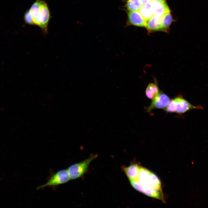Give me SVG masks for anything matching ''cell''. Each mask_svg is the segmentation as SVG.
<instances>
[{
    "label": "cell",
    "mask_w": 208,
    "mask_h": 208,
    "mask_svg": "<svg viewBox=\"0 0 208 208\" xmlns=\"http://www.w3.org/2000/svg\"><path fill=\"white\" fill-rule=\"evenodd\" d=\"M29 11L35 25L41 28L44 34H47L50 17L49 11L47 3L41 0H37L32 5Z\"/></svg>",
    "instance_id": "1"
},
{
    "label": "cell",
    "mask_w": 208,
    "mask_h": 208,
    "mask_svg": "<svg viewBox=\"0 0 208 208\" xmlns=\"http://www.w3.org/2000/svg\"><path fill=\"white\" fill-rule=\"evenodd\" d=\"M195 109H202L203 107L201 105L196 106L192 105L180 95L170 100L164 110L168 112L182 114Z\"/></svg>",
    "instance_id": "2"
},
{
    "label": "cell",
    "mask_w": 208,
    "mask_h": 208,
    "mask_svg": "<svg viewBox=\"0 0 208 208\" xmlns=\"http://www.w3.org/2000/svg\"><path fill=\"white\" fill-rule=\"evenodd\" d=\"M97 157L96 155H90L88 158L83 161L69 167L67 170L71 179L79 178L84 174L87 171L90 162Z\"/></svg>",
    "instance_id": "3"
},
{
    "label": "cell",
    "mask_w": 208,
    "mask_h": 208,
    "mask_svg": "<svg viewBox=\"0 0 208 208\" xmlns=\"http://www.w3.org/2000/svg\"><path fill=\"white\" fill-rule=\"evenodd\" d=\"M70 179L67 170H62L55 174L46 183L38 187L37 189L63 184Z\"/></svg>",
    "instance_id": "4"
},
{
    "label": "cell",
    "mask_w": 208,
    "mask_h": 208,
    "mask_svg": "<svg viewBox=\"0 0 208 208\" xmlns=\"http://www.w3.org/2000/svg\"><path fill=\"white\" fill-rule=\"evenodd\" d=\"M170 98L166 94L160 91L158 95L153 99L149 107L146 109L148 112L156 109H164L168 105Z\"/></svg>",
    "instance_id": "5"
},
{
    "label": "cell",
    "mask_w": 208,
    "mask_h": 208,
    "mask_svg": "<svg viewBox=\"0 0 208 208\" xmlns=\"http://www.w3.org/2000/svg\"><path fill=\"white\" fill-rule=\"evenodd\" d=\"M150 4L154 15L162 16L170 13V9L166 2H161L151 0Z\"/></svg>",
    "instance_id": "6"
},
{
    "label": "cell",
    "mask_w": 208,
    "mask_h": 208,
    "mask_svg": "<svg viewBox=\"0 0 208 208\" xmlns=\"http://www.w3.org/2000/svg\"><path fill=\"white\" fill-rule=\"evenodd\" d=\"M128 14V21L131 25L146 27L147 22L138 11H129Z\"/></svg>",
    "instance_id": "7"
},
{
    "label": "cell",
    "mask_w": 208,
    "mask_h": 208,
    "mask_svg": "<svg viewBox=\"0 0 208 208\" xmlns=\"http://www.w3.org/2000/svg\"><path fill=\"white\" fill-rule=\"evenodd\" d=\"M162 16L153 15L147 22L146 28L147 30L151 32L163 31L161 24Z\"/></svg>",
    "instance_id": "8"
},
{
    "label": "cell",
    "mask_w": 208,
    "mask_h": 208,
    "mask_svg": "<svg viewBox=\"0 0 208 208\" xmlns=\"http://www.w3.org/2000/svg\"><path fill=\"white\" fill-rule=\"evenodd\" d=\"M151 172L147 169L140 166L137 180L144 186H150V176Z\"/></svg>",
    "instance_id": "9"
},
{
    "label": "cell",
    "mask_w": 208,
    "mask_h": 208,
    "mask_svg": "<svg viewBox=\"0 0 208 208\" xmlns=\"http://www.w3.org/2000/svg\"><path fill=\"white\" fill-rule=\"evenodd\" d=\"M140 167L136 164H133L124 168L125 173L129 180H138Z\"/></svg>",
    "instance_id": "10"
},
{
    "label": "cell",
    "mask_w": 208,
    "mask_h": 208,
    "mask_svg": "<svg viewBox=\"0 0 208 208\" xmlns=\"http://www.w3.org/2000/svg\"><path fill=\"white\" fill-rule=\"evenodd\" d=\"M143 193L149 197L160 200L163 199L161 191L151 186H144Z\"/></svg>",
    "instance_id": "11"
},
{
    "label": "cell",
    "mask_w": 208,
    "mask_h": 208,
    "mask_svg": "<svg viewBox=\"0 0 208 208\" xmlns=\"http://www.w3.org/2000/svg\"><path fill=\"white\" fill-rule=\"evenodd\" d=\"M160 92L157 85L155 83H150L146 90L145 94L147 97L152 100L159 94Z\"/></svg>",
    "instance_id": "12"
},
{
    "label": "cell",
    "mask_w": 208,
    "mask_h": 208,
    "mask_svg": "<svg viewBox=\"0 0 208 208\" xmlns=\"http://www.w3.org/2000/svg\"><path fill=\"white\" fill-rule=\"evenodd\" d=\"M138 12L147 22L154 15L150 3L142 5Z\"/></svg>",
    "instance_id": "13"
},
{
    "label": "cell",
    "mask_w": 208,
    "mask_h": 208,
    "mask_svg": "<svg viewBox=\"0 0 208 208\" xmlns=\"http://www.w3.org/2000/svg\"><path fill=\"white\" fill-rule=\"evenodd\" d=\"M172 21L170 13L167 14L162 16L161 24L163 31H167Z\"/></svg>",
    "instance_id": "14"
},
{
    "label": "cell",
    "mask_w": 208,
    "mask_h": 208,
    "mask_svg": "<svg viewBox=\"0 0 208 208\" xmlns=\"http://www.w3.org/2000/svg\"><path fill=\"white\" fill-rule=\"evenodd\" d=\"M142 6L139 0H128L126 4L129 11H138Z\"/></svg>",
    "instance_id": "15"
},
{
    "label": "cell",
    "mask_w": 208,
    "mask_h": 208,
    "mask_svg": "<svg viewBox=\"0 0 208 208\" xmlns=\"http://www.w3.org/2000/svg\"><path fill=\"white\" fill-rule=\"evenodd\" d=\"M150 186L161 191V183L159 179L156 175L151 172L150 176Z\"/></svg>",
    "instance_id": "16"
},
{
    "label": "cell",
    "mask_w": 208,
    "mask_h": 208,
    "mask_svg": "<svg viewBox=\"0 0 208 208\" xmlns=\"http://www.w3.org/2000/svg\"><path fill=\"white\" fill-rule=\"evenodd\" d=\"M132 186L138 191L143 193L144 190V186L137 180H130Z\"/></svg>",
    "instance_id": "17"
},
{
    "label": "cell",
    "mask_w": 208,
    "mask_h": 208,
    "mask_svg": "<svg viewBox=\"0 0 208 208\" xmlns=\"http://www.w3.org/2000/svg\"><path fill=\"white\" fill-rule=\"evenodd\" d=\"M24 19L26 23L30 25H35L29 10L25 12L24 16Z\"/></svg>",
    "instance_id": "18"
},
{
    "label": "cell",
    "mask_w": 208,
    "mask_h": 208,
    "mask_svg": "<svg viewBox=\"0 0 208 208\" xmlns=\"http://www.w3.org/2000/svg\"><path fill=\"white\" fill-rule=\"evenodd\" d=\"M151 0H139L142 5H144L150 3Z\"/></svg>",
    "instance_id": "19"
},
{
    "label": "cell",
    "mask_w": 208,
    "mask_h": 208,
    "mask_svg": "<svg viewBox=\"0 0 208 208\" xmlns=\"http://www.w3.org/2000/svg\"><path fill=\"white\" fill-rule=\"evenodd\" d=\"M156 1H158L161 2H165V0H154Z\"/></svg>",
    "instance_id": "20"
}]
</instances>
